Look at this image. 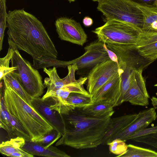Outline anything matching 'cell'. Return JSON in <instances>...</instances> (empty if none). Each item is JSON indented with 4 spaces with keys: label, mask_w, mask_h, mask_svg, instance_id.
<instances>
[{
    "label": "cell",
    "mask_w": 157,
    "mask_h": 157,
    "mask_svg": "<svg viewBox=\"0 0 157 157\" xmlns=\"http://www.w3.org/2000/svg\"><path fill=\"white\" fill-rule=\"evenodd\" d=\"M9 47L28 53L33 59H57L55 45L42 23L23 9L9 11L7 17Z\"/></svg>",
    "instance_id": "1"
},
{
    "label": "cell",
    "mask_w": 157,
    "mask_h": 157,
    "mask_svg": "<svg viewBox=\"0 0 157 157\" xmlns=\"http://www.w3.org/2000/svg\"><path fill=\"white\" fill-rule=\"evenodd\" d=\"M66 116L69 125L65 134L57 142L77 149L97 147L102 144L111 116L97 117L88 115L78 108Z\"/></svg>",
    "instance_id": "2"
},
{
    "label": "cell",
    "mask_w": 157,
    "mask_h": 157,
    "mask_svg": "<svg viewBox=\"0 0 157 157\" xmlns=\"http://www.w3.org/2000/svg\"><path fill=\"white\" fill-rule=\"evenodd\" d=\"M3 96L6 108L18 121L35 142L54 129L51 124L29 105L3 78Z\"/></svg>",
    "instance_id": "3"
},
{
    "label": "cell",
    "mask_w": 157,
    "mask_h": 157,
    "mask_svg": "<svg viewBox=\"0 0 157 157\" xmlns=\"http://www.w3.org/2000/svg\"><path fill=\"white\" fill-rule=\"evenodd\" d=\"M107 20H116L132 25L141 31L144 24L141 10L131 0H100L97 7Z\"/></svg>",
    "instance_id": "4"
},
{
    "label": "cell",
    "mask_w": 157,
    "mask_h": 157,
    "mask_svg": "<svg viewBox=\"0 0 157 157\" xmlns=\"http://www.w3.org/2000/svg\"><path fill=\"white\" fill-rule=\"evenodd\" d=\"M92 32L98 40L106 44L136 45L141 31L130 24L116 20H107Z\"/></svg>",
    "instance_id": "5"
},
{
    "label": "cell",
    "mask_w": 157,
    "mask_h": 157,
    "mask_svg": "<svg viewBox=\"0 0 157 157\" xmlns=\"http://www.w3.org/2000/svg\"><path fill=\"white\" fill-rule=\"evenodd\" d=\"M14 50L11 67L17 69L11 73L31 97H40L44 87L42 76L37 69L22 57L18 50Z\"/></svg>",
    "instance_id": "6"
},
{
    "label": "cell",
    "mask_w": 157,
    "mask_h": 157,
    "mask_svg": "<svg viewBox=\"0 0 157 157\" xmlns=\"http://www.w3.org/2000/svg\"><path fill=\"white\" fill-rule=\"evenodd\" d=\"M87 79V77H81L75 82L48 94H44L42 98L44 99L48 97L51 98L54 102L50 106V109L55 110L63 115H67L75 109L74 106L69 103L67 101V98L71 93L90 95L83 86V84Z\"/></svg>",
    "instance_id": "7"
},
{
    "label": "cell",
    "mask_w": 157,
    "mask_h": 157,
    "mask_svg": "<svg viewBox=\"0 0 157 157\" xmlns=\"http://www.w3.org/2000/svg\"><path fill=\"white\" fill-rule=\"evenodd\" d=\"M119 71L118 64L110 59L94 66L87 77V89L91 96Z\"/></svg>",
    "instance_id": "8"
},
{
    "label": "cell",
    "mask_w": 157,
    "mask_h": 157,
    "mask_svg": "<svg viewBox=\"0 0 157 157\" xmlns=\"http://www.w3.org/2000/svg\"><path fill=\"white\" fill-rule=\"evenodd\" d=\"M55 25L61 40L82 46L86 42L87 35L80 24L74 20L60 17L56 20Z\"/></svg>",
    "instance_id": "9"
},
{
    "label": "cell",
    "mask_w": 157,
    "mask_h": 157,
    "mask_svg": "<svg viewBox=\"0 0 157 157\" xmlns=\"http://www.w3.org/2000/svg\"><path fill=\"white\" fill-rule=\"evenodd\" d=\"M104 43L99 40L92 42L85 48V52L74 59L65 61L66 67L76 64L78 69L94 67L98 63L110 59L104 47Z\"/></svg>",
    "instance_id": "10"
},
{
    "label": "cell",
    "mask_w": 157,
    "mask_h": 157,
    "mask_svg": "<svg viewBox=\"0 0 157 157\" xmlns=\"http://www.w3.org/2000/svg\"><path fill=\"white\" fill-rule=\"evenodd\" d=\"M54 102L51 97L43 99L39 97L32 98L31 103L35 109L51 124L54 129L63 136L66 130L65 122L63 115L50 109V106Z\"/></svg>",
    "instance_id": "11"
},
{
    "label": "cell",
    "mask_w": 157,
    "mask_h": 157,
    "mask_svg": "<svg viewBox=\"0 0 157 157\" xmlns=\"http://www.w3.org/2000/svg\"><path fill=\"white\" fill-rule=\"evenodd\" d=\"M143 71H135L131 84L123 97L122 103L128 101L132 105L141 106L148 105L149 96L142 75Z\"/></svg>",
    "instance_id": "12"
},
{
    "label": "cell",
    "mask_w": 157,
    "mask_h": 157,
    "mask_svg": "<svg viewBox=\"0 0 157 157\" xmlns=\"http://www.w3.org/2000/svg\"><path fill=\"white\" fill-rule=\"evenodd\" d=\"M119 72L91 96L93 103L105 100L115 107L122 104L121 99V74L124 70L120 67Z\"/></svg>",
    "instance_id": "13"
},
{
    "label": "cell",
    "mask_w": 157,
    "mask_h": 157,
    "mask_svg": "<svg viewBox=\"0 0 157 157\" xmlns=\"http://www.w3.org/2000/svg\"><path fill=\"white\" fill-rule=\"evenodd\" d=\"M68 74L64 78H61L58 75L55 67L48 69L43 68V71L48 76L44 79V85L47 88L45 95L53 92L58 89L62 88L77 81L75 76V73L78 70L76 64L68 66Z\"/></svg>",
    "instance_id": "14"
},
{
    "label": "cell",
    "mask_w": 157,
    "mask_h": 157,
    "mask_svg": "<svg viewBox=\"0 0 157 157\" xmlns=\"http://www.w3.org/2000/svg\"><path fill=\"white\" fill-rule=\"evenodd\" d=\"M157 118L155 109L150 108L140 112L136 118L114 138H120L126 141L128 138L136 132L144 129Z\"/></svg>",
    "instance_id": "15"
},
{
    "label": "cell",
    "mask_w": 157,
    "mask_h": 157,
    "mask_svg": "<svg viewBox=\"0 0 157 157\" xmlns=\"http://www.w3.org/2000/svg\"><path fill=\"white\" fill-rule=\"evenodd\" d=\"M137 114L125 115L111 118L105 134L102 139V144H107L128 126L136 118Z\"/></svg>",
    "instance_id": "16"
},
{
    "label": "cell",
    "mask_w": 157,
    "mask_h": 157,
    "mask_svg": "<svg viewBox=\"0 0 157 157\" xmlns=\"http://www.w3.org/2000/svg\"><path fill=\"white\" fill-rule=\"evenodd\" d=\"M21 149L33 155L48 157H70L63 151L52 145L48 148L30 140H25Z\"/></svg>",
    "instance_id": "17"
},
{
    "label": "cell",
    "mask_w": 157,
    "mask_h": 157,
    "mask_svg": "<svg viewBox=\"0 0 157 157\" xmlns=\"http://www.w3.org/2000/svg\"><path fill=\"white\" fill-rule=\"evenodd\" d=\"M134 2L143 15L144 24L141 33L157 32V6L155 4L152 6H148Z\"/></svg>",
    "instance_id": "18"
},
{
    "label": "cell",
    "mask_w": 157,
    "mask_h": 157,
    "mask_svg": "<svg viewBox=\"0 0 157 157\" xmlns=\"http://www.w3.org/2000/svg\"><path fill=\"white\" fill-rule=\"evenodd\" d=\"M114 107L105 100H100L92 104L80 108L83 113L90 116L101 117L108 116L111 117L114 113Z\"/></svg>",
    "instance_id": "19"
},
{
    "label": "cell",
    "mask_w": 157,
    "mask_h": 157,
    "mask_svg": "<svg viewBox=\"0 0 157 157\" xmlns=\"http://www.w3.org/2000/svg\"><path fill=\"white\" fill-rule=\"evenodd\" d=\"M128 140L144 143L157 148V126L139 131L130 136Z\"/></svg>",
    "instance_id": "20"
},
{
    "label": "cell",
    "mask_w": 157,
    "mask_h": 157,
    "mask_svg": "<svg viewBox=\"0 0 157 157\" xmlns=\"http://www.w3.org/2000/svg\"><path fill=\"white\" fill-rule=\"evenodd\" d=\"M120 157H157V152L149 149L129 144L126 152Z\"/></svg>",
    "instance_id": "21"
},
{
    "label": "cell",
    "mask_w": 157,
    "mask_h": 157,
    "mask_svg": "<svg viewBox=\"0 0 157 157\" xmlns=\"http://www.w3.org/2000/svg\"><path fill=\"white\" fill-rule=\"evenodd\" d=\"M3 78L6 79L11 87L29 105H32L31 101L32 98L26 91L11 73H8Z\"/></svg>",
    "instance_id": "22"
},
{
    "label": "cell",
    "mask_w": 157,
    "mask_h": 157,
    "mask_svg": "<svg viewBox=\"0 0 157 157\" xmlns=\"http://www.w3.org/2000/svg\"><path fill=\"white\" fill-rule=\"evenodd\" d=\"M67 101L75 108H82L92 104L91 95H86L77 93H71L67 98Z\"/></svg>",
    "instance_id": "23"
},
{
    "label": "cell",
    "mask_w": 157,
    "mask_h": 157,
    "mask_svg": "<svg viewBox=\"0 0 157 157\" xmlns=\"http://www.w3.org/2000/svg\"><path fill=\"white\" fill-rule=\"evenodd\" d=\"M139 54L146 59L153 62L157 59V42L136 46Z\"/></svg>",
    "instance_id": "24"
},
{
    "label": "cell",
    "mask_w": 157,
    "mask_h": 157,
    "mask_svg": "<svg viewBox=\"0 0 157 157\" xmlns=\"http://www.w3.org/2000/svg\"><path fill=\"white\" fill-rule=\"evenodd\" d=\"M14 49L9 47L6 55L0 58V81L3 80L4 76L8 73H11L16 69V67H9L10 60L13 56Z\"/></svg>",
    "instance_id": "25"
},
{
    "label": "cell",
    "mask_w": 157,
    "mask_h": 157,
    "mask_svg": "<svg viewBox=\"0 0 157 157\" xmlns=\"http://www.w3.org/2000/svg\"><path fill=\"white\" fill-rule=\"evenodd\" d=\"M6 0H0V51L2 49L4 33L7 27Z\"/></svg>",
    "instance_id": "26"
},
{
    "label": "cell",
    "mask_w": 157,
    "mask_h": 157,
    "mask_svg": "<svg viewBox=\"0 0 157 157\" xmlns=\"http://www.w3.org/2000/svg\"><path fill=\"white\" fill-rule=\"evenodd\" d=\"M62 136L61 134L53 129L34 142L48 148L58 141Z\"/></svg>",
    "instance_id": "27"
},
{
    "label": "cell",
    "mask_w": 157,
    "mask_h": 157,
    "mask_svg": "<svg viewBox=\"0 0 157 157\" xmlns=\"http://www.w3.org/2000/svg\"><path fill=\"white\" fill-rule=\"evenodd\" d=\"M125 142L119 138L114 139L107 144L109 146V151L117 157H120L127 149L128 145Z\"/></svg>",
    "instance_id": "28"
},
{
    "label": "cell",
    "mask_w": 157,
    "mask_h": 157,
    "mask_svg": "<svg viewBox=\"0 0 157 157\" xmlns=\"http://www.w3.org/2000/svg\"><path fill=\"white\" fill-rule=\"evenodd\" d=\"M157 42V32L143 33H140L136 46L145 45Z\"/></svg>",
    "instance_id": "29"
},
{
    "label": "cell",
    "mask_w": 157,
    "mask_h": 157,
    "mask_svg": "<svg viewBox=\"0 0 157 157\" xmlns=\"http://www.w3.org/2000/svg\"><path fill=\"white\" fill-rule=\"evenodd\" d=\"M25 140L23 137L18 136L10 139L9 140L3 141L1 144L11 146L17 148H20L25 145Z\"/></svg>",
    "instance_id": "30"
},
{
    "label": "cell",
    "mask_w": 157,
    "mask_h": 157,
    "mask_svg": "<svg viewBox=\"0 0 157 157\" xmlns=\"http://www.w3.org/2000/svg\"><path fill=\"white\" fill-rule=\"evenodd\" d=\"M26 152L21 148H17L11 146L0 144V152L1 153L9 156L11 153L16 152Z\"/></svg>",
    "instance_id": "31"
},
{
    "label": "cell",
    "mask_w": 157,
    "mask_h": 157,
    "mask_svg": "<svg viewBox=\"0 0 157 157\" xmlns=\"http://www.w3.org/2000/svg\"><path fill=\"white\" fill-rule=\"evenodd\" d=\"M104 47L107 52L110 59L112 61L117 63L119 65L118 59L117 55L113 51L108 49L105 43L104 44Z\"/></svg>",
    "instance_id": "32"
},
{
    "label": "cell",
    "mask_w": 157,
    "mask_h": 157,
    "mask_svg": "<svg viewBox=\"0 0 157 157\" xmlns=\"http://www.w3.org/2000/svg\"><path fill=\"white\" fill-rule=\"evenodd\" d=\"M139 4L148 5L152 6L155 5L157 0H131Z\"/></svg>",
    "instance_id": "33"
},
{
    "label": "cell",
    "mask_w": 157,
    "mask_h": 157,
    "mask_svg": "<svg viewBox=\"0 0 157 157\" xmlns=\"http://www.w3.org/2000/svg\"><path fill=\"white\" fill-rule=\"evenodd\" d=\"M93 20L89 17H86L83 19V22L86 26L88 27L91 25L93 23Z\"/></svg>",
    "instance_id": "34"
},
{
    "label": "cell",
    "mask_w": 157,
    "mask_h": 157,
    "mask_svg": "<svg viewBox=\"0 0 157 157\" xmlns=\"http://www.w3.org/2000/svg\"><path fill=\"white\" fill-rule=\"evenodd\" d=\"M151 103L153 108L155 109H157V98L153 96L151 98Z\"/></svg>",
    "instance_id": "35"
},
{
    "label": "cell",
    "mask_w": 157,
    "mask_h": 157,
    "mask_svg": "<svg viewBox=\"0 0 157 157\" xmlns=\"http://www.w3.org/2000/svg\"><path fill=\"white\" fill-rule=\"evenodd\" d=\"M68 1H69V2H74L75 0H67Z\"/></svg>",
    "instance_id": "36"
},
{
    "label": "cell",
    "mask_w": 157,
    "mask_h": 157,
    "mask_svg": "<svg viewBox=\"0 0 157 157\" xmlns=\"http://www.w3.org/2000/svg\"><path fill=\"white\" fill-rule=\"evenodd\" d=\"M92 1H95V2H98L100 0H92Z\"/></svg>",
    "instance_id": "37"
},
{
    "label": "cell",
    "mask_w": 157,
    "mask_h": 157,
    "mask_svg": "<svg viewBox=\"0 0 157 157\" xmlns=\"http://www.w3.org/2000/svg\"><path fill=\"white\" fill-rule=\"evenodd\" d=\"M154 86L157 87V83L154 85Z\"/></svg>",
    "instance_id": "38"
},
{
    "label": "cell",
    "mask_w": 157,
    "mask_h": 157,
    "mask_svg": "<svg viewBox=\"0 0 157 157\" xmlns=\"http://www.w3.org/2000/svg\"><path fill=\"white\" fill-rule=\"evenodd\" d=\"M156 5L157 6V1H156V3H155Z\"/></svg>",
    "instance_id": "39"
}]
</instances>
